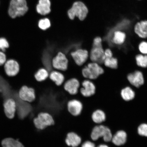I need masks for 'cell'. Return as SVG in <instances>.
<instances>
[{
  "label": "cell",
  "instance_id": "1f68e13d",
  "mask_svg": "<svg viewBox=\"0 0 147 147\" xmlns=\"http://www.w3.org/2000/svg\"><path fill=\"white\" fill-rule=\"evenodd\" d=\"M7 60V57L5 53L0 51V66H3Z\"/></svg>",
  "mask_w": 147,
  "mask_h": 147
},
{
  "label": "cell",
  "instance_id": "52a82bcc",
  "mask_svg": "<svg viewBox=\"0 0 147 147\" xmlns=\"http://www.w3.org/2000/svg\"><path fill=\"white\" fill-rule=\"evenodd\" d=\"M70 56L77 65L81 66L86 63L89 56V53L87 49L79 48L71 51Z\"/></svg>",
  "mask_w": 147,
  "mask_h": 147
},
{
  "label": "cell",
  "instance_id": "836d02e7",
  "mask_svg": "<svg viewBox=\"0 0 147 147\" xmlns=\"http://www.w3.org/2000/svg\"><path fill=\"white\" fill-rule=\"evenodd\" d=\"M102 38L100 37H96L93 40L92 46L102 45Z\"/></svg>",
  "mask_w": 147,
  "mask_h": 147
},
{
  "label": "cell",
  "instance_id": "8992f818",
  "mask_svg": "<svg viewBox=\"0 0 147 147\" xmlns=\"http://www.w3.org/2000/svg\"><path fill=\"white\" fill-rule=\"evenodd\" d=\"M68 63L69 60L67 55L62 51H59L51 61L53 68L62 71L67 70Z\"/></svg>",
  "mask_w": 147,
  "mask_h": 147
},
{
  "label": "cell",
  "instance_id": "4dcf8cb0",
  "mask_svg": "<svg viewBox=\"0 0 147 147\" xmlns=\"http://www.w3.org/2000/svg\"><path fill=\"white\" fill-rule=\"evenodd\" d=\"M139 49L142 54L147 55V42L145 41L141 42L139 45Z\"/></svg>",
  "mask_w": 147,
  "mask_h": 147
},
{
  "label": "cell",
  "instance_id": "e575fe53",
  "mask_svg": "<svg viewBox=\"0 0 147 147\" xmlns=\"http://www.w3.org/2000/svg\"><path fill=\"white\" fill-rule=\"evenodd\" d=\"M104 55L105 58L113 57V53L110 49H107L104 51Z\"/></svg>",
  "mask_w": 147,
  "mask_h": 147
},
{
  "label": "cell",
  "instance_id": "30bf717a",
  "mask_svg": "<svg viewBox=\"0 0 147 147\" xmlns=\"http://www.w3.org/2000/svg\"><path fill=\"white\" fill-rule=\"evenodd\" d=\"M5 72L7 76L13 77L19 73L20 66L18 62L13 59L7 60L3 65Z\"/></svg>",
  "mask_w": 147,
  "mask_h": 147
},
{
  "label": "cell",
  "instance_id": "9c48e42d",
  "mask_svg": "<svg viewBox=\"0 0 147 147\" xmlns=\"http://www.w3.org/2000/svg\"><path fill=\"white\" fill-rule=\"evenodd\" d=\"M89 56L90 59L92 62L98 64L103 63L105 57L102 45L92 46Z\"/></svg>",
  "mask_w": 147,
  "mask_h": 147
},
{
  "label": "cell",
  "instance_id": "ac0fdd59",
  "mask_svg": "<svg viewBox=\"0 0 147 147\" xmlns=\"http://www.w3.org/2000/svg\"><path fill=\"white\" fill-rule=\"evenodd\" d=\"M134 31L140 37L147 38V21H142L137 23L134 27Z\"/></svg>",
  "mask_w": 147,
  "mask_h": 147
},
{
  "label": "cell",
  "instance_id": "f1b7e54d",
  "mask_svg": "<svg viewBox=\"0 0 147 147\" xmlns=\"http://www.w3.org/2000/svg\"><path fill=\"white\" fill-rule=\"evenodd\" d=\"M16 140L12 138H7L2 141L3 147H13Z\"/></svg>",
  "mask_w": 147,
  "mask_h": 147
},
{
  "label": "cell",
  "instance_id": "7a4b0ae2",
  "mask_svg": "<svg viewBox=\"0 0 147 147\" xmlns=\"http://www.w3.org/2000/svg\"><path fill=\"white\" fill-rule=\"evenodd\" d=\"M82 74L84 78L96 80L104 73V70L99 64L92 62L88 63L82 69Z\"/></svg>",
  "mask_w": 147,
  "mask_h": 147
},
{
  "label": "cell",
  "instance_id": "e0dca14e",
  "mask_svg": "<svg viewBox=\"0 0 147 147\" xmlns=\"http://www.w3.org/2000/svg\"><path fill=\"white\" fill-rule=\"evenodd\" d=\"M51 5L49 0H39L36 7L37 11L42 15H46L51 12Z\"/></svg>",
  "mask_w": 147,
  "mask_h": 147
},
{
  "label": "cell",
  "instance_id": "9a60e30c",
  "mask_svg": "<svg viewBox=\"0 0 147 147\" xmlns=\"http://www.w3.org/2000/svg\"><path fill=\"white\" fill-rule=\"evenodd\" d=\"M67 107L69 113L74 116H77L80 114L83 108L82 103L76 100L69 101L68 102Z\"/></svg>",
  "mask_w": 147,
  "mask_h": 147
},
{
  "label": "cell",
  "instance_id": "3957f363",
  "mask_svg": "<svg viewBox=\"0 0 147 147\" xmlns=\"http://www.w3.org/2000/svg\"><path fill=\"white\" fill-rule=\"evenodd\" d=\"M88 9L84 3L81 1H77L73 3L72 7L68 11L70 19L73 20L75 17L80 21H83L87 17Z\"/></svg>",
  "mask_w": 147,
  "mask_h": 147
},
{
  "label": "cell",
  "instance_id": "603a6c76",
  "mask_svg": "<svg viewBox=\"0 0 147 147\" xmlns=\"http://www.w3.org/2000/svg\"><path fill=\"white\" fill-rule=\"evenodd\" d=\"M49 76V71L44 67L38 69L34 74L35 78L38 82L44 81L48 78Z\"/></svg>",
  "mask_w": 147,
  "mask_h": 147
},
{
  "label": "cell",
  "instance_id": "d6a6232c",
  "mask_svg": "<svg viewBox=\"0 0 147 147\" xmlns=\"http://www.w3.org/2000/svg\"><path fill=\"white\" fill-rule=\"evenodd\" d=\"M81 147H96L95 143L90 141H86L81 144Z\"/></svg>",
  "mask_w": 147,
  "mask_h": 147
},
{
  "label": "cell",
  "instance_id": "8d00e7d4",
  "mask_svg": "<svg viewBox=\"0 0 147 147\" xmlns=\"http://www.w3.org/2000/svg\"><path fill=\"white\" fill-rule=\"evenodd\" d=\"M97 147H109L107 146L105 144H101L99 145Z\"/></svg>",
  "mask_w": 147,
  "mask_h": 147
},
{
  "label": "cell",
  "instance_id": "7c38bea8",
  "mask_svg": "<svg viewBox=\"0 0 147 147\" xmlns=\"http://www.w3.org/2000/svg\"><path fill=\"white\" fill-rule=\"evenodd\" d=\"M63 84L64 90L71 95H76L78 93L81 85L76 78L69 79L64 82Z\"/></svg>",
  "mask_w": 147,
  "mask_h": 147
},
{
  "label": "cell",
  "instance_id": "484cf974",
  "mask_svg": "<svg viewBox=\"0 0 147 147\" xmlns=\"http://www.w3.org/2000/svg\"><path fill=\"white\" fill-rule=\"evenodd\" d=\"M137 65L141 67H147V55L139 54L136 57Z\"/></svg>",
  "mask_w": 147,
  "mask_h": 147
},
{
  "label": "cell",
  "instance_id": "6da1fadb",
  "mask_svg": "<svg viewBox=\"0 0 147 147\" xmlns=\"http://www.w3.org/2000/svg\"><path fill=\"white\" fill-rule=\"evenodd\" d=\"M26 0H11L8 14L12 19L23 16L28 11Z\"/></svg>",
  "mask_w": 147,
  "mask_h": 147
},
{
  "label": "cell",
  "instance_id": "5b68a950",
  "mask_svg": "<svg viewBox=\"0 0 147 147\" xmlns=\"http://www.w3.org/2000/svg\"><path fill=\"white\" fill-rule=\"evenodd\" d=\"M35 126L37 129L43 130L54 124V121L51 115L47 113H40L34 119Z\"/></svg>",
  "mask_w": 147,
  "mask_h": 147
},
{
  "label": "cell",
  "instance_id": "5bb4252c",
  "mask_svg": "<svg viewBox=\"0 0 147 147\" xmlns=\"http://www.w3.org/2000/svg\"><path fill=\"white\" fill-rule=\"evenodd\" d=\"M127 78L130 83L136 87L139 88L144 83V77L142 73L140 71L129 74Z\"/></svg>",
  "mask_w": 147,
  "mask_h": 147
},
{
  "label": "cell",
  "instance_id": "4fadbf2b",
  "mask_svg": "<svg viewBox=\"0 0 147 147\" xmlns=\"http://www.w3.org/2000/svg\"><path fill=\"white\" fill-rule=\"evenodd\" d=\"M3 103L4 112L7 117L10 119L14 117L16 111V104L14 99L9 98L5 100Z\"/></svg>",
  "mask_w": 147,
  "mask_h": 147
},
{
  "label": "cell",
  "instance_id": "2e32d148",
  "mask_svg": "<svg viewBox=\"0 0 147 147\" xmlns=\"http://www.w3.org/2000/svg\"><path fill=\"white\" fill-rule=\"evenodd\" d=\"M65 142L69 146L77 147L81 143L82 139L78 134L74 132H70L67 134Z\"/></svg>",
  "mask_w": 147,
  "mask_h": 147
},
{
  "label": "cell",
  "instance_id": "d4e9b609",
  "mask_svg": "<svg viewBox=\"0 0 147 147\" xmlns=\"http://www.w3.org/2000/svg\"><path fill=\"white\" fill-rule=\"evenodd\" d=\"M103 63L106 67L112 69H117L118 66V61L117 59L113 57L105 58Z\"/></svg>",
  "mask_w": 147,
  "mask_h": 147
},
{
  "label": "cell",
  "instance_id": "7402d4cb",
  "mask_svg": "<svg viewBox=\"0 0 147 147\" xmlns=\"http://www.w3.org/2000/svg\"><path fill=\"white\" fill-rule=\"evenodd\" d=\"M91 118L93 122L96 124H100L105 120V113L100 110H95L92 114Z\"/></svg>",
  "mask_w": 147,
  "mask_h": 147
},
{
  "label": "cell",
  "instance_id": "d590c367",
  "mask_svg": "<svg viewBox=\"0 0 147 147\" xmlns=\"http://www.w3.org/2000/svg\"><path fill=\"white\" fill-rule=\"evenodd\" d=\"M13 147H25L21 141L19 140H16Z\"/></svg>",
  "mask_w": 147,
  "mask_h": 147
},
{
  "label": "cell",
  "instance_id": "ba28073f",
  "mask_svg": "<svg viewBox=\"0 0 147 147\" xmlns=\"http://www.w3.org/2000/svg\"><path fill=\"white\" fill-rule=\"evenodd\" d=\"M18 96L22 100L32 102L35 100V91L34 88L24 85L20 88L18 93Z\"/></svg>",
  "mask_w": 147,
  "mask_h": 147
},
{
  "label": "cell",
  "instance_id": "44dd1931",
  "mask_svg": "<svg viewBox=\"0 0 147 147\" xmlns=\"http://www.w3.org/2000/svg\"><path fill=\"white\" fill-rule=\"evenodd\" d=\"M126 38V35L124 32L120 30H117L113 33L112 41L115 45H120L124 43Z\"/></svg>",
  "mask_w": 147,
  "mask_h": 147
},
{
  "label": "cell",
  "instance_id": "d6986e66",
  "mask_svg": "<svg viewBox=\"0 0 147 147\" xmlns=\"http://www.w3.org/2000/svg\"><path fill=\"white\" fill-rule=\"evenodd\" d=\"M127 135L125 132L120 130L117 132L113 136L111 141L114 144L117 146H121L126 143Z\"/></svg>",
  "mask_w": 147,
  "mask_h": 147
},
{
  "label": "cell",
  "instance_id": "277c9868",
  "mask_svg": "<svg viewBox=\"0 0 147 147\" xmlns=\"http://www.w3.org/2000/svg\"><path fill=\"white\" fill-rule=\"evenodd\" d=\"M90 137L92 141H96L100 138L102 137L105 142H109L111 141L113 135L109 128L103 125H99L94 127Z\"/></svg>",
  "mask_w": 147,
  "mask_h": 147
},
{
  "label": "cell",
  "instance_id": "8fae6325",
  "mask_svg": "<svg viewBox=\"0 0 147 147\" xmlns=\"http://www.w3.org/2000/svg\"><path fill=\"white\" fill-rule=\"evenodd\" d=\"M79 88L81 94L84 97H90L95 94L96 87L94 84L89 80H84L81 84Z\"/></svg>",
  "mask_w": 147,
  "mask_h": 147
},
{
  "label": "cell",
  "instance_id": "f546056e",
  "mask_svg": "<svg viewBox=\"0 0 147 147\" xmlns=\"http://www.w3.org/2000/svg\"><path fill=\"white\" fill-rule=\"evenodd\" d=\"M138 133L140 135L147 137V124H141L138 128Z\"/></svg>",
  "mask_w": 147,
  "mask_h": 147
},
{
  "label": "cell",
  "instance_id": "ffe728a7",
  "mask_svg": "<svg viewBox=\"0 0 147 147\" xmlns=\"http://www.w3.org/2000/svg\"><path fill=\"white\" fill-rule=\"evenodd\" d=\"M49 78L57 86H60L65 82V77L59 71H52L49 74Z\"/></svg>",
  "mask_w": 147,
  "mask_h": 147
},
{
  "label": "cell",
  "instance_id": "83f0119b",
  "mask_svg": "<svg viewBox=\"0 0 147 147\" xmlns=\"http://www.w3.org/2000/svg\"><path fill=\"white\" fill-rule=\"evenodd\" d=\"M9 47V43L8 40L4 37L0 38V51L5 52Z\"/></svg>",
  "mask_w": 147,
  "mask_h": 147
},
{
  "label": "cell",
  "instance_id": "cb8c5ba5",
  "mask_svg": "<svg viewBox=\"0 0 147 147\" xmlns=\"http://www.w3.org/2000/svg\"><path fill=\"white\" fill-rule=\"evenodd\" d=\"M121 94L123 99L127 101L133 100L135 95V92L129 87H126L123 89Z\"/></svg>",
  "mask_w": 147,
  "mask_h": 147
},
{
  "label": "cell",
  "instance_id": "4316f807",
  "mask_svg": "<svg viewBox=\"0 0 147 147\" xmlns=\"http://www.w3.org/2000/svg\"><path fill=\"white\" fill-rule=\"evenodd\" d=\"M51 23L48 18L40 20L38 23V27L42 30H46L50 27Z\"/></svg>",
  "mask_w": 147,
  "mask_h": 147
}]
</instances>
